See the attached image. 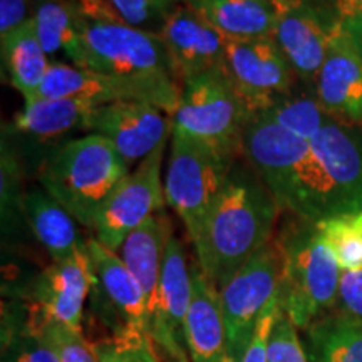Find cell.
<instances>
[{
  "label": "cell",
  "instance_id": "6da1fadb",
  "mask_svg": "<svg viewBox=\"0 0 362 362\" xmlns=\"http://www.w3.org/2000/svg\"><path fill=\"white\" fill-rule=\"evenodd\" d=\"M280 210L252 166L233 163L223 189L193 240L197 265L218 291L272 242Z\"/></svg>",
  "mask_w": 362,
  "mask_h": 362
},
{
  "label": "cell",
  "instance_id": "7a4b0ae2",
  "mask_svg": "<svg viewBox=\"0 0 362 362\" xmlns=\"http://www.w3.org/2000/svg\"><path fill=\"white\" fill-rule=\"evenodd\" d=\"M242 155L292 216L319 223L339 215L329 176L310 141L252 112L243 128Z\"/></svg>",
  "mask_w": 362,
  "mask_h": 362
},
{
  "label": "cell",
  "instance_id": "3957f363",
  "mask_svg": "<svg viewBox=\"0 0 362 362\" xmlns=\"http://www.w3.org/2000/svg\"><path fill=\"white\" fill-rule=\"evenodd\" d=\"M84 19V67L148 89L170 116L178 107L181 84L158 34L121 22L104 0H76Z\"/></svg>",
  "mask_w": 362,
  "mask_h": 362
},
{
  "label": "cell",
  "instance_id": "277c9868",
  "mask_svg": "<svg viewBox=\"0 0 362 362\" xmlns=\"http://www.w3.org/2000/svg\"><path fill=\"white\" fill-rule=\"evenodd\" d=\"M274 242L280 259V309L302 332L334 310L342 269L312 221L292 216Z\"/></svg>",
  "mask_w": 362,
  "mask_h": 362
},
{
  "label": "cell",
  "instance_id": "5b68a950",
  "mask_svg": "<svg viewBox=\"0 0 362 362\" xmlns=\"http://www.w3.org/2000/svg\"><path fill=\"white\" fill-rule=\"evenodd\" d=\"M129 165L99 134H84L59 146L37 171L40 187L66 208L79 225L93 230L96 216Z\"/></svg>",
  "mask_w": 362,
  "mask_h": 362
},
{
  "label": "cell",
  "instance_id": "8992f818",
  "mask_svg": "<svg viewBox=\"0 0 362 362\" xmlns=\"http://www.w3.org/2000/svg\"><path fill=\"white\" fill-rule=\"evenodd\" d=\"M250 111L223 67L203 72L181 84L173 131L183 133L235 160L242 153V134Z\"/></svg>",
  "mask_w": 362,
  "mask_h": 362
},
{
  "label": "cell",
  "instance_id": "52a82bcc",
  "mask_svg": "<svg viewBox=\"0 0 362 362\" xmlns=\"http://www.w3.org/2000/svg\"><path fill=\"white\" fill-rule=\"evenodd\" d=\"M170 138L166 205L180 216L193 242L223 189L235 160L218 155L178 131H173Z\"/></svg>",
  "mask_w": 362,
  "mask_h": 362
},
{
  "label": "cell",
  "instance_id": "ba28073f",
  "mask_svg": "<svg viewBox=\"0 0 362 362\" xmlns=\"http://www.w3.org/2000/svg\"><path fill=\"white\" fill-rule=\"evenodd\" d=\"M280 259L272 240L220 288L226 362H242L265 307L279 297Z\"/></svg>",
  "mask_w": 362,
  "mask_h": 362
},
{
  "label": "cell",
  "instance_id": "9c48e42d",
  "mask_svg": "<svg viewBox=\"0 0 362 362\" xmlns=\"http://www.w3.org/2000/svg\"><path fill=\"white\" fill-rule=\"evenodd\" d=\"M165 149L166 144H163L129 171L99 210L93 230L101 245L117 253L131 232L163 211L166 205L165 181L161 180Z\"/></svg>",
  "mask_w": 362,
  "mask_h": 362
},
{
  "label": "cell",
  "instance_id": "30bf717a",
  "mask_svg": "<svg viewBox=\"0 0 362 362\" xmlns=\"http://www.w3.org/2000/svg\"><path fill=\"white\" fill-rule=\"evenodd\" d=\"M88 250L93 269L90 314L110 334L149 332L146 298L121 257L96 238L88 240Z\"/></svg>",
  "mask_w": 362,
  "mask_h": 362
},
{
  "label": "cell",
  "instance_id": "8fae6325",
  "mask_svg": "<svg viewBox=\"0 0 362 362\" xmlns=\"http://www.w3.org/2000/svg\"><path fill=\"white\" fill-rule=\"evenodd\" d=\"M223 69L247 110L260 112L296 89L298 78L272 37L226 39Z\"/></svg>",
  "mask_w": 362,
  "mask_h": 362
},
{
  "label": "cell",
  "instance_id": "7c38bea8",
  "mask_svg": "<svg viewBox=\"0 0 362 362\" xmlns=\"http://www.w3.org/2000/svg\"><path fill=\"white\" fill-rule=\"evenodd\" d=\"M339 25V7L327 8L317 0H292L280 12L272 37L291 62L298 81L312 90Z\"/></svg>",
  "mask_w": 362,
  "mask_h": 362
},
{
  "label": "cell",
  "instance_id": "4fadbf2b",
  "mask_svg": "<svg viewBox=\"0 0 362 362\" xmlns=\"http://www.w3.org/2000/svg\"><path fill=\"white\" fill-rule=\"evenodd\" d=\"M86 133L106 138L123 160L143 161L166 144L173 133V116L155 104L117 101L94 107L86 121Z\"/></svg>",
  "mask_w": 362,
  "mask_h": 362
},
{
  "label": "cell",
  "instance_id": "5bb4252c",
  "mask_svg": "<svg viewBox=\"0 0 362 362\" xmlns=\"http://www.w3.org/2000/svg\"><path fill=\"white\" fill-rule=\"evenodd\" d=\"M93 287V269L88 245L66 262H52L8 297L24 298L37 307L45 319L83 330L86 300Z\"/></svg>",
  "mask_w": 362,
  "mask_h": 362
},
{
  "label": "cell",
  "instance_id": "9a60e30c",
  "mask_svg": "<svg viewBox=\"0 0 362 362\" xmlns=\"http://www.w3.org/2000/svg\"><path fill=\"white\" fill-rule=\"evenodd\" d=\"M192 267L185 247L176 237L170 238L158 287L156 300L149 315V336L171 362H192L185 346V322L192 304Z\"/></svg>",
  "mask_w": 362,
  "mask_h": 362
},
{
  "label": "cell",
  "instance_id": "2e32d148",
  "mask_svg": "<svg viewBox=\"0 0 362 362\" xmlns=\"http://www.w3.org/2000/svg\"><path fill=\"white\" fill-rule=\"evenodd\" d=\"M98 106L72 101V99L37 98L24 103V110L17 112L13 121L4 128L7 139L24 143L22 156L40 155L45 158L59 146L71 141L76 131H84L90 111ZM42 166V165H40Z\"/></svg>",
  "mask_w": 362,
  "mask_h": 362
},
{
  "label": "cell",
  "instance_id": "e0dca14e",
  "mask_svg": "<svg viewBox=\"0 0 362 362\" xmlns=\"http://www.w3.org/2000/svg\"><path fill=\"white\" fill-rule=\"evenodd\" d=\"M158 35L165 44L180 84L206 71L223 67L226 37L185 4L173 8Z\"/></svg>",
  "mask_w": 362,
  "mask_h": 362
},
{
  "label": "cell",
  "instance_id": "ac0fdd59",
  "mask_svg": "<svg viewBox=\"0 0 362 362\" xmlns=\"http://www.w3.org/2000/svg\"><path fill=\"white\" fill-rule=\"evenodd\" d=\"M310 144L329 176L339 215L362 211V128L332 119Z\"/></svg>",
  "mask_w": 362,
  "mask_h": 362
},
{
  "label": "cell",
  "instance_id": "d6986e66",
  "mask_svg": "<svg viewBox=\"0 0 362 362\" xmlns=\"http://www.w3.org/2000/svg\"><path fill=\"white\" fill-rule=\"evenodd\" d=\"M324 111L349 124H362V56L341 25L330 39L314 88Z\"/></svg>",
  "mask_w": 362,
  "mask_h": 362
},
{
  "label": "cell",
  "instance_id": "ffe728a7",
  "mask_svg": "<svg viewBox=\"0 0 362 362\" xmlns=\"http://www.w3.org/2000/svg\"><path fill=\"white\" fill-rule=\"evenodd\" d=\"M37 98L72 99L90 106L117 101H143L160 107L158 99L141 86L71 64H51Z\"/></svg>",
  "mask_w": 362,
  "mask_h": 362
},
{
  "label": "cell",
  "instance_id": "44dd1931",
  "mask_svg": "<svg viewBox=\"0 0 362 362\" xmlns=\"http://www.w3.org/2000/svg\"><path fill=\"white\" fill-rule=\"evenodd\" d=\"M192 304L185 322V346L192 362H226V330L220 292L192 265Z\"/></svg>",
  "mask_w": 362,
  "mask_h": 362
},
{
  "label": "cell",
  "instance_id": "7402d4cb",
  "mask_svg": "<svg viewBox=\"0 0 362 362\" xmlns=\"http://www.w3.org/2000/svg\"><path fill=\"white\" fill-rule=\"evenodd\" d=\"M49 324L51 320L24 298L4 300L0 362H61Z\"/></svg>",
  "mask_w": 362,
  "mask_h": 362
},
{
  "label": "cell",
  "instance_id": "603a6c76",
  "mask_svg": "<svg viewBox=\"0 0 362 362\" xmlns=\"http://www.w3.org/2000/svg\"><path fill=\"white\" fill-rule=\"evenodd\" d=\"M33 22L51 64L84 67V19L76 0H35Z\"/></svg>",
  "mask_w": 362,
  "mask_h": 362
},
{
  "label": "cell",
  "instance_id": "cb8c5ba5",
  "mask_svg": "<svg viewBox=\"0 0 362 362\" xmlns=\"http://www.w3.org/2000/svg\"><path fill=\"white\" fill-rule=\"evenodd\" d=\"M22 210L34 238L52 262L69 260L88 245V240L81 238L74 216L42 187L27 189Z\"/></svg>",
  "mask_w": 362,
  "mask_h": 362
},
{
  "label": "cell",
  "instance_id": "d4e9b609",
  "mask_svg": "<svg viewBox=\"0 0 362 362\" xmlns=\"http://www.w3.org/2000/svg\"><path fill=\"white\" fill-rule=\"evenodd\" d=\"M171 235L170 220L163 211L151 215L128 235L121 245L117 255L133 274L146 298L148 315H151L155 305L158 287H160L163 260H165L166 247Z\"/></svg>",
  "mask_w": 362,
  "mask_h": 362
},
{
  "label": "cell",
  "instance_id": "484cf974",
  "mask_svg": "<svg viewBox=\"0 0 362 362\" xmlns=\"http://www.w3.org/2000/svg\"><path fill=\"white\" fill-rule=\"evenodd\" d=\"M185 6L194 8L220 34L233 40L274 35L284 8L259 0H188Z\"/></svg>",
  "mask_w": 362,
  "mask_h": 362
},
{
  "label": "cell",
  "instance_id": "4316f807",
  "mask_svg": "<svg viewBox=\"0 0 362 362\" xmlns=\"http://www.w3.org/2000/svg\"><path fill=\"white\" fill-rule=\"evenodd\" d=\"M0 44L8 81L19 90L24 103L34 101L51 67V61L44 52L33 19L17 27L6 37H0Z\"/></svg>",
  "mask_w": 362,
  "mask_h": 362
},
{
  "label": "cell",
  "instance_id": "83f0119b",
  "mask_svg": "<svg viewBox=\"0 0 362 362\" xmlns=\"http://www.w3.org/2000/svg\"><path fill=\"white\" fill-rule=\"evenodd\" d=\"M309 362H362V325L329 312L302 330Z\"/></svg>",
  "mask_w": 362,
  "mask_h": 362
},
{
  "label": "cell",
  "instance_id": "f1b7e54d",
  "mask_svg": "<svg viewBox=\"0 0 362 362\" xmlns=\"http://www.w3.org/2000/svg\"><path fill=\"white\" fill-rule=\"evenodd\" d=\"M257 115H262L272 123L307 141H310L325 124L334 119L317 101L315 93H298L297 89L277 99Z\"/></svg>",
  "mask_w": 362,
  "mask_h": 362
},
{
  "label": "cell",
  "instance_id": "f546056e",
  "mask_svg": "<svg viewBox=\"0 0 362 362\" xmlns=\"http://www.w3.org/2000/svg\"><path fill=\"white\" fill-rule=\"evenodd\" d=\"M317 226L342 272L362 269V211L330 216Z\"/></svg>",
  "mask_w": 362,
  "mask_h": 362
},
{
  "label": "cell",
  "instance_id": "4dcf8cb0",
  "mask_svg": "<svg viewBox=\"0 0 362 362\" xmlns=\"http://www.w3.org/2000/svg\"><path fill=\"white\" fill-rule=\"evenodd\" d=\"M98 362H161L149 332H124L90 342Z\"/></svg>",
  "mask_w": 362,
  "mask_h": 362
},
{
  "label": "cell",
  "instance_id": "1f68e13d",
  "mask_svg": "<svg viewBox=\"0 0 362 362\" xmlns=\"http://www.w3.org/2000/svg\"><path fill=\"white\" fill-rule=\"evenodd\" d=\"M112 13L124 24L146 33L160 34L173 8L175 0H104Z\"/></svg>",
  "mask_w": 362,
  "mask_h": 362
},
{
  "label": "cell",
  "instance_id": "d6a6232c",
  "mask_svg": "<svg viewBox=\"0 0 362 362\" xmlns=\"http://www.w3.org/2000/svg\"><path fill=\"white\" fill-rule=\"evenodd\" d=\"M291 319L279 312L269 341V362H309L302 337Z\"/></svg>",
  "mask_w": 362,
  "mask_h": 362
},
{
  "label": "cell",
  "instance_id": "836d02e7",
  "mask_svg": "<svg viewBox=\"0 0 362 362\" xmlns=\"http://www.w3.org/2000/svg\"><path fill=\"white\" fill-rule=\"evenodd\" d=\"M49 332L57 347L61 362H98L93 346L84 337L83 330L67 327L64 324L51 322Z\"/></svg>",
  "mask_w": 362,
  "mask_h": 362
},
{
  "label": "cell",
  "instance_id": "e575fe53",
  "mask_svg": "<svg viewBox=\"0 0 362 362\" xmlns=\"http://www.w3.org/2000/svg\"><path fill=\"white\" fill-rule=\"evenodd\" d=\"M332 312L362 325V269L342 272L337 302Z\"/></svg>",
  "mask_w": 362,
  "mask_h": 362
},
{
  "label": "cell",
  "instance_id": "d590c367",
  "mask_svg": "<svg viewBox=\"0 0 362 362\" xmlns=\"http://www.w3.org/2000/svg\"><path fill=\"white\" fill-rule=\"evenodd\" d=\"M280 310L282 309H280L279 297L265 307L264 314H262L259 324H257V329L255 332H253V337L250 344H248L247 352L245 356H243L242 362H269L270 334Z\"/></svg>",
  "mask_w": 362,
  "mask_h": 362
},
{
  "label": "cell",
  "instance_id": "8d00e7d4",
  "mask_svg": "<svg viewBox=\"0 0 362 362\" xmlns=\"http://www.w3.org/2000/svg\"><path fill=\"white\" fill-rule=\"evenodd\" d=\"M34 6L35 2L30 6V0H0V37L33 19Z\"/></svg>",
  "mask_w": 362,
  "mask_h": 362
},
{
  "label": "cell",
  "instance_id": "74e56055",
  "mask_svg": "<svg viewBox=\"0 0 362 362\" xmlns=\"http://www.w3.org/2000/svg\"><path fill=\"white\" fill-rule=\"evenodd\" d=\"M337 4L341 16H344V13L362 11V0H337Z\"/></svg>",
  "mask_w": 362,
  "mask_h": 362
},
{
  "label": "cell",
  "instance_id": "f35d334b",
  "mask_svg": "<svg viewBox=\"0 0 362 362\" xmlns=\"http://www.w3.org/2000/svg\"><path fill=\"white\" fill-rule=\"evenodd\" d=\"M341 29H342V27H341ZM342 33L346 34L347 37H349L351 42L354 44V47L361 52V56H362V34H359V33H346V30H342Z\"/></svg>",
  "mask_w": 362,
  "mask_h": 362
},
{
  "label": "cell",
  "instance_id": "ab89813d",
  "mask_svg": "<svg viewBox=\"0 0 362 362\" xmlns=\"http://www.w3.org/2000/svg\"><path fill=\"white\" fill-rule=\"evenodd\" d=\"M259 2H269V4H279V6H287L292 0H259Z\"/></svg>",
  "mask_w": 362,
  "mask_h": 362
},
{
  "label": "cell",
  "instance_id": "60d3db41",
  "mask_svg": "<svg viewBox=\"0 0 362 362\" xmlns=\"http://www.w3.org/2000/svg\"><path fill=\"white\" fill-rule=\"evenodd\" d=\"M175 2H176V4H187L188 0H175Z\"/></svg>",
  "mask_w": 362,
  "mask_h": 362
}]
</instances>
